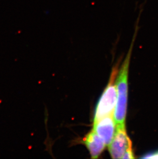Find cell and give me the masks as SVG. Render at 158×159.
Instances as JSON below:
<instances>
[{
    "instance_id": "277c9868",
    "label": "cell",
    "mask_w": 158,
    "mask_h": 159,
    "mask_svg": "<svg viewBox=\"0 0 158 159\" xmlns=\"http://www.w3.org/2000/svg\"><path fill=\"white\" fill-rule=\"evenodd\" d=\"M93 130L106 146L111 144L116 130V124L113 115L106 116L94 123Z\"/></svg>"
},
{
    "instance_id": "7a4b0ae2",
    "label": "cell",
    "mask_w": 158,
    "mask_h": 159,
    "mask_svg": "<svg viewBox=\"0 0 158 159\" xmlns=\"http://www.w3.org/2000/svg\"><path fill=\"white\" fill-rule=\"evenodd\" d=\"M118 66L112 69L108 86L97 103L94 113V123L106 116L113 115L117 99L116 81Z\"/></svg>"
},
{
    "instance_id": "6da1fadb",
    "label": "cell",
    "mask_w": 158,
    "mask_h": 159,
    "mask_svg": "<svg viewBox=\"0 0 158 159\" xmlns=\"http://www.w3.org/2000/svg\"><path fill=\"white\" fill-rule=\"evenodd\" d=\"M139 20L140 17H138L136 23L135 30L134 34L129 50L127 54L125 60L123 62L120 71H118V75L116 77V84L117 92V99L115 111L113 113V117L117 127H125L128 98V68L133 46L140 29L139 26Z\"/></svg>"
},
{
    "instance_id": "5b68a950",
    "label": "cell",
    "mask_w": 158,
    "mask_h": 159,
    "mask_svg": "<svg viewBox=\"0 0 158 159\" xmlns=\"http://www.w3.org/2000/svg\"><path fill=\"white\" fill-rule=\"evenodd\" d=\"M83 143L90 152L92 159L98 158L106 146L93 129L84 137Z\"/></svg>"
},
{
    "instance_id": "8992f818",
    "label": "cell",
    "mask_w": 158,
    "mask_h": 159,
    "mask_svg": "<svg viewBox=\"0 0 158 159\" xmlns=\"http://www.w3.org/2000/svg\"><path fill=\"white\" fill-rule=\"evenodd\" d=\"M135 157H134V155L133 153V150H132V147L128 148L126 152H125L122 159H134Z\"/></svg>"
},
{
    "instance_id": "3957f363",
    "label": "cell",
    "mask_w": 158,
    "mask_h": 159,
    "mask_svg": "<svg viewBox=\"0 0 158 159\" xmlns=\"http://www.w3.org/2000/svg\"><path fill=\"white\" fill-rule=\"evenodd\" d=\"M108 146V150L112 159H122L126 150L132 147V142L127 134L125 127L116 126L115 137Z\"/></svg>"
},
{
    "instance_id": "52a82bcc",
    "label": "cell",
    "mask_w": 158,
    "mask_h": 159,
    "mask_svg": "<svg viewBox=\"0 0 158 159\" xmlns=\"http://www.w3.org/2000/svg\"><path fill=\"white\" fill-rule=\"evenodd\" d=\"M145 159H158V150L155 152H152L142 157Z\"/></svg>"
}]
</instances>
